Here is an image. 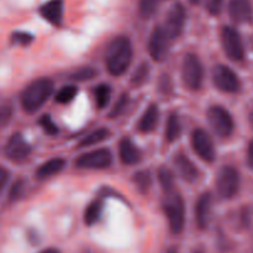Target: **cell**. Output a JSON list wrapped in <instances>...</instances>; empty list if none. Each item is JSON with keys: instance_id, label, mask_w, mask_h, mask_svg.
I'll return each mask as SVG.
<instances>
[{"instance_id": "6da1fadb", "label": "cell", "mask_w": 253, "mask_h": 253, "mask_svg": "<svg viewBox=\"0 0 253 253\" xmlns=\"http://www.w3.org/2000/svg\"><path fill=\"white\" fill-rule=\"evenodd\" d=\"M132 44L125 36L114 39L109 43L105 53V63L109 73L113 76H123L132 62Z\"/></svg>"}, {"instance_id": "7a4b0ae2", "label": "cell", "mask_w": 253, "mask_h": 253, "mask_svg": "<svg viewBox=\"0 0 253 253\" xmlns=\"http://www.w3.org/2000/svg\"><path fill=\"white\" fill-rule=\"evenodd\" d=\"M53 82L48 78H40L32 82L21 94V105L27 113L39 110L51 96L53 91Z\"/></svg>"}, {"instance_id": "3957f363", "label": "cell", "mask_w": 253, "mask_h": 253, "mask_svg": "<svg viewBox=\"0 0 253 253\" xmlns=\"http://www.w3.org/2000/svg\"><path fill=\"white\" fill-rule=\"evenodd\" d=\"M163 210L167 216L170 231L175 235L180 234L185 224V205L180 194L174 192L167 193L163 202Z\"/></svg>"}, {"instance_id": "277c9868", "label": "cell", "mask_w": 253, "mask_h": 253, "mask_svg": "<svg viewBox=\"0 0 253 253\" xmlns=\"http://www.w3.org/2000/svg\"><path fill=\"white\" fill-rule=\"evenodd\" d=\"M182 78L190 90H199L202 88L204 81V68L198 56L188 53L184 57L182 66Z\"/></svg>"}, {"instance_id": "5b68a950", "label": "cell", "mask_w": 253, "mask_h": 253, "mask_svg": "<svg viewBox=\"0 0 253 253\" xmlns=\"http://www.w3.org/2000/svg\"><path fill=\"white\" fill-rule=\"evenodd\" d=\"M216 189L222 199H231L240 189V174L232 166H224L216 178Z\"/></svg>"}, {"instance_id": "8992f818", "label": "cell", "mask_w": 253, "mask_h": 253, "mask_svg": "<svg viewBox=\"0 0 253 253\" xmlns=\"http://www.w3.org/2000/svg\"><path fill=\"white\" fill-rule=\"evenodd\" d=\"M208 121L220 137H230L234 132V119L231 114L222 106H211L208 110Z\"/></svg>"}, {"instance_id": "52a82bcc", "label": "cell", "mask_w": 253, "mask_h": 253, "mask_svg": "<svg viewBox=\"0 0 253 253\" xmlns=\"http://www.w3.org/2000/svg\"><path fill=\"white\" fill-rule=\"evenodd\" d=\"M221 43L224 51L230 59L240 62L245 57V47L237 30L231 26H225L221 31Z\"/></svg>"}, {"instance_id": "ba28073f", "label": "cell", "mask_w": 253, "mask_h": 253, "mask_svg": "<svg viewBox=\"0 0 253 253\" xmlns=\"http://www.w3.org/2000/svg\"><path fill=\"white\" fill-rule=\"evenodd\" d=\"M113 163V155L106 148L84 153L76 161V166L82 169H106Z\"/></svg>"}, {"instance_id": "9c48e42d", "label": "cell", "mask_w": 253, "mask_h": 253, "mask_svg": "<svg viewBox=\"0 0 253 253\" xmlns=\"http://www.w3.org/2000/svg\"><path fill=\"white\" fill-rule=\"evenodd\" d=\"M212 78L217 89L225 93H237L240 90V79L230 67L219 64L214 68Z\"/></svg>"}, {"instance_id": "30bf717a", "label": "cell", "mask_w": 253, "mask_h": 253, "mask_svg": "<svg viewBox=\"0 0 253 253\" xmlns=\"http://www.w3.org/2000/svg\"><path fill=\"white\" fill-rule=\"evenodd\" d=\"M185 20H187V11H185L184 6L179 2L173 5L169 11H168L165 27H163L169 40L177 39V37L180 36L183 29H184Z\"/></svg>"}, {"instance_id": "8fae6325", "label": "cell", "mask_w": 253, "mask_h": 253, "mask_svg": "<svg viewBox=\"0 0 253 253\" xmlns=\"http://www.w3.org/2000/svg\"><path fill=\"white\" fill-rule=\"evenodd\" d=\"M192 146L194 152L205 162H212L215 160L214 142L207 131L203 128H197L192 133Z\"/></svg>"}, {"instance_id": "7c38bea8", "label": "cell", "mask_w": 253, "mask_h": 253, "mask_svg": "<svg viewBox=\"0 0 253 253\" xmlns=\"http://www.w3.org/2000/svg\"><path fill=\"white\" fill-rule=\"evenodd\" d=\"M169 37L167 36L163 27H155L152 34H151L150 40H148L150 56L157 62L163 61L167 57L168 51H169Z\"/></svg>"}, {"instance_id": "4fadbf2b", "label": "cell", "mask_w": 253, "mask_h": 253, "mask_svg": "<svg viewBox=\"0 0 253 253\" xmlns=\"http://www.w3.org/2000/svg\"><path fill=\"white\" fill-rule=\"evenodd\" d=\"M31 153V146L26 142L21 133H14L5 146V155L14 162L26 160Z\"/></svg>"}, {"instance_id": "5bb4252c", "label": "cell", "mask_w": 253, "mask_h": 253, "mask_svg": "<svg viewBox=\"0 0 253 253\" xmlns=\"http://www.w3.org/2000/svg\"><path fill=\"white\" fill-rule=\"evenodd\" d=\"M63 0H49L40 7L39 11L46 21L54 25V26H58V25H61L62 17H63Z\"/></svg>"}, {"instance_id": "9a60e30c", "label": "cell", "mask_w": 253, "mask_h": 253, "mask_svg": "<svg viewBox=\"0 0 253 253\" xmlns=\"http://www.w3.org/2000/svg\"><path fill=\"white\" fill-rule=\"evenodd\" d=\"M212 198L210 193H204L200 195L195 205V220L199 229H207L210 221V214H211Z\"/></svg>"}, {"instance_id": "2e32d148", "label": "cell", "mask_w": 253, "mask_h": 253, "mask_svg": "<svg viewBox=\"0 0 253 253\" xmlns=\"http://www.w3.org/2000/svg\"><path fill=\"white\" fill-rule=\"evenodd\" d=\"M230 17L235 22H247L252 19L253 9L250 0H230Z\"/></svg>"}, {"instance_id": "e0dca14e", "label": "cell", "mask_w": 253, "mask_h": 253, "mask_svg": "<svg viewBox=\"0 0 253 253\" xmlns=\"http://www.w3.org/2000/svg\"><path fill=\"white\" fill-rule=\"evenodd\" d=\"M174 165L177 168L178 173L180 174V177L183 178L187 182L193 183L198 179L199 177V170L195 167L194 163L189 160L185 155L183 153H178L174 157Z\"/></svg>"}, {"instance_id": "ac0fdd59", "label": "cell", "mask_w": 253, "mask_h": 253, "mask_svg": "<svg viewBox=\"0 0 253 253\" xmlns=\"http://www.w3.org/2000/svg\"><path fill=\"white\" fill-rule=\"evenodd\" d=\"M119 155H120V160L124 165L133 166L141 161L140 150L127 137L123 138L119 143Z\"/></svg>"}, {"instance_id": "d6986e66", "label": "cell", "mask_w": 253, "mask_h": 253, "mask_svg": "<svg viewBox=\"0 0 253 253\" xmlns=\"http://www.w3.org/2000/svg\"><path fill=\"white\" fill-rule=\"evenodd\" d=\"M158 120H160V109L156 104H151L138 121V130L145 133L152 132L157 127Z\"/></svg>"}, {"instance_id": "ffe728a7", "label": "cell", "mask_w": 253, "mask_h": 253, "mask_svg": "<svg viewBox=\"0 0 253 253\" xmlns=\"http://www.w3.org/2000/svg\"><path fill=\"white\" fill-rule=\"evenodd\" d=\"M64 167H66V161L63 158H52V160L47 161L43 165L40 166L36 175L39 179H47V178H51L61 173Z\"/></svg>"}, {"instance_id": "44dd1931", "label": "cell", "mask_w": 253, "mask_h": 253, "mask_svg": "<svg viewBox=\"0 0 253 253\" xmlns=\"http://www.w3.org/2000/svg\"><path fill=\"white\" fill-rule=\"evenodd\" d=\"M103 202L101 200H94L86 207L84 211V221L88 226L96 224L100 220L101 214H103Z\"/></svg>"}, {"instance_id": "7402d4cb", "label": "cell", "mask_w": 253, "mask_h": 253, "mask_svg": "<svg viewBox=\"0 0 253 253\" xmlns=\"http://www.w3.org/2000/svg\"><path fill=\"white\" fill-rule=\"evenodd\" d=\"M182 133V125H180L179 118L177 114H170L167 121V127H166V140L169 143L174 142L179 138Z\"/></svg>"}, {"instance_id": "603a6c76", "label": "cell", "mask_w": 253, "mask_h": 253, "mask_svg": "<svg viewBox=\"0 0 253 253\" xmlns=\"http://www.w3.org/2000/svg\"><path fill=\"white\" fill-rule=\"evenodd\" d=\"M111 98V88L108 84H99L94 88V99L99 109H104L108 106Z\"/></svg>"}, {"instance_id": "cb8c5ba5", "label": "cell", "mask_w": 253, "mask_h": 253, "mask_svg": "<svg viewBox=\"0 0 253 253\" xmlns=\"http://www.w3.org/2000/svg\"><path fill=\"white\" fill-rule=\"evenodd\" d=\"M110 136V132H109L108 128H98V130L93 131L91 133L86 135V137H84L83 140L79 143V147H89V146L96 145V143H100L103 141H105L106 138Z\"/></svg>"}, {"instance_id": "d4e9b609", "label": "cell", "mask_w": 253, "mask_h": 253, "mask_svg": "<svg viewBox=\"0 0 253 253\" xmlns=\"http://www.w3.org/2000/svg\"><path fill=\"white\" fill-rule=\"evenodd\" d=\"M132 182L138 189V192L145 194V193H147L150 190L151 184H152V178H151L150 172H147V170H141V172H137L136 174H133Z\"/></svg>"}, {"instance_id": "484cf974", "label": "cell", "mask_w": 253, "mask_h": 253, "mask_svg": "<svg viewBox=\"0 0 253 253\" xmlns=\"http://www.w3.org/2000/svg\"><path fill=\"white\" fill-rule=\"evenodd\" d=\"M77 94L78 88L76 85H64L56 94V101L59 104H68L76 98Z\"/></svg>"}, {"instance_id": "4316f807", "label": "cell", "mask_w": 253, "mask_h": 253, "mask_svg": "<svg viewBox=\"0 0 253 253\" xmlns=\"http://www.w3.org/2000/svg\"><path fill=\"white\" fill-rule=\"evenodd\" d=\"M158 7V0H140L138 12L143 19H150Z\"/></svg>"}, {"instance_id": "83f0119b", "label": "cell", "mask_w": 253, "mask_h": 253, "mask_svg": "<svg viewBox=\"0 0 253 253\" xmlns=\"http://www.w3.org/2000/svg\"><path fill=\"white\" fill-rule=\"evenodd\" d=\"M148 76H150V67L147 63H141L137 67V69L133 73L132 78H131V83L136 86H140L147 81Z\"/></svg>"}, {"instance_id": "f1b7e54d", "label": "cell", "mask_w": 253, "mask_h": 253, "mask_svg": "<svg viewBox=\"0 0 253 253\" xmlns=\"http://www.w3.org/2000/svg\"><path fill=\"white\" fill-rule=\"evenodd\" d=\"M158 180H160L161 185H162L166 192H172L173 184H174V177H173V173L168 168L163 167L158 170Z\"/></svg>"}, {"instance_id": "f546056e", "label": "cell", "mask_w": 253, "mask_h": 253, "mask_svg": "<svg viewBox=\"0 0 253 253\" xmlns=\"http://www.w3.org/2000/svg\"><path fill=\"white\" fill-rule=\"evenodd\" d=\"M95 76L96 71L94 68H91V67H82V68L74 71L69 77H71L72 81L85 82L90 81V79H93Z\"/></svg>"}, {"instance_id": "4dcf8cb0", "label": "cell", "mask_w": 253, "mask_h": 253, "mask_svg": "<svg viewBox=\"0 0 253 253\" xmlns=\"http://www.w3.org/2000/svg\"><path fill=\"white\" fill-rule=\"evenodd\" d=\"M128 101H130V98H128L127 94H123V95L118 99V101L115 103V105H114L113 110L110 111L109 116H110L111 119H115V118H119L120 115H123L124 111L127 109Z\"/></svg>"}, {"instance_id": "1f68e13d", "label": "cell", "mask_w": 253, "mask_h": 253, "mask_svg": "<svg viewBox=\"0 0 253 253\" xmlns=\"http://www.w3.org/2000/svg\"><path fill=\"white\" fill-rule=\"evenodd\" d=\"M39 125L41 126L42 130H43L44 132H46L47 135H49V136L57 135V133H58V131H59L56 124H54L53 120L51 119V116L47 115V114H44V115H42L41 118H40Z\"/></svg>"}, {"instance_id": "d6a6232c", "label": "cell", "mask_w": 253, "mask_h": 253, "mask_svg": "<svg viewBox=\"0 0 253 253\" xmlns=\"http://www.w3.org/2000/svg\"><path fill=\"white\" fill-rule=\"evenodd\" d=\"M12 43L19 44V46H29L32 41H34V36L29 32L17 31L11 35Z\"/></svg>"}, {"instance_id": "836d02e7", "label": "cell", "mask_w": 253, "mask_h": 253, "mask_svg": "<svg viewBox=\"0 0 253 253\" xmlns=\"http://www.w3.org/2000/svg\"><path fill=\"white\" fill-rule=\"evenodd\" d=\"M22 193H24V182L22 180H17L14 183L9 193V200L10 202H16L21 198Z\"/></svg>"}, {"instance_id": "e575fe53", "label": "cell", "mask_w": 253, "mask_h": 253, "mask_svg": "<svg viewBox=\"0 0 253 253\" xmlns=\"http://www.w3.org/2000/svg\"><path fill=\"white\" fill-rule=\"evenodd\" d=\"M205 7L211 15H219L221 11L222 1L224 0H204Z\"/></svg>"}, {"instance_id": "d590c367", "label": "cell", "mask_w": 253, "mask_h": 253, "mask_svg": "<svg viewBox=\"0 0 253 253\" xmlns=\"http://www.w3.org/2000/svg\"><path fill=\"white\" fill-rule=\"evenodd\" d=\"M12 118V109L10 106H1L0 108V128L10 123Z\"/></svg>"}, {"instance_id": "8d00e7d4", "label": "cell", "mask_w": 253, "mask_h": 253, "mask_svg": "<svg viewBox=\"0 0 253 253\" xmlns=\"http://www.w3.org/2000/svg\"><path fill=\"white\" fill-rule=\"evenodd\" d=\"M161 90L165 94H168L170 90H172V85H170V79L168 76H163L161 78Z\"/></svg>"}, {"instance_id": "74e56055", "label": "cell", "mask_w": 253, "mask_h": 253, "mask_svg": "<svg viewBox=\"0 0 253 253\" xmlns=\"http://www.w3.org/2000/svg\"><path fill=\"white\" fill-rule=\"evenodd\" d=\"M7 180H9V172L4 167H0V192H2Z\"/></svg>"}, {"instance_id": "f35d334b", "label": "cell", "mask_w": 253, "mask_h": 253, "mask_svg": "<svg viewBox=\"0 0 253 253\" xmlns=\"http://www.w3.org/2000/svg\"><path fill=\"white\" fill-rule=\"evenodd\" d=\"M247 163L253 169V140L250 142L249 148H247Z\"/></svg>"}, {"instance_id": "ab89813d", "label": "cell", "mask_w": 253, "mask_h": 253, "mask_svg": "<svg viewBox=\"0 0 253 253\" xmlns=\"http://www.w3.org/2000/svg\"><path fill=\"white\" fill-rule=\"evenodd\" d=\"M40 253H61V252L56 249H47V250H43V251Z\"/></svg>"}, {"instance_id": "60d3db41", "label": "cell", "mask_w": 253, "mask_h": 253, "mask_svg": "<svg viewBox=\"0 0 253 253\" xmlns=\"http://www.w3.org/2000/svg\"><path fill=\"white\" fill-rule=\"evenodd\" d=\"M190 2H192V4H194V5H197V4H199L200 0H190Z\"/></svg>"}, {"instance_id": "b9f144b4", "label": "cell", "mask_w": 253, "mask_h": 253, "mask_svg": "<svg viewBox=\"0 0 253 253\" xmlns=\"http://www.w3.org/2000/svg\"><path fill=\"white\" fill-rule=\"evenodd\" d=\"M250 121H251V125H252V127H253V111L251 113V115H250Z\"/></svg>"}, {"instance_id": "7bdbcfd3", "label": "cell", "mask_w": 253, "mask_h": 253, "mask_svg": "<svg viewBox=\"0 0 253 253\" xmlns=\"http://www.w3.org/2000/svg\"><path fill=\"white\" fill-rule=\"evenodd\" d=\"M166 253H178L177 251H175V250H169V251H167V252H166Z\"/></svg>"}, {"instance_id": "ee69618b", "label": "cell", "mask_w": 253, "mask_h": 253, "mask_svg": "<svg viewBox=\"0 0 253 253\" xmlns=\"http://www.w3.org/2000/svg\"><path fill=\"white\" fill-rule=\"evenodd\" d=\"M193 253H203V252L202 251H194Z\"/></svg>"}]
</instances>
